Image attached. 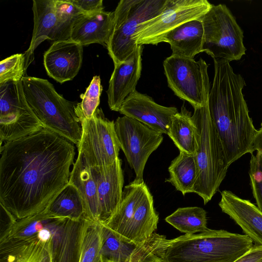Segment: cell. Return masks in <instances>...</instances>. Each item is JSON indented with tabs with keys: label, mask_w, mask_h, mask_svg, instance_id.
<instances>
[{
	"label": "cell",
	"mask_w": 262,
	"mask_h": 262,
	"mask_svg": "<svg viewBox=\"0 0 262 262\" xmlns=\"http://www.w3.org/2000/svg\"><path fill=\"white\" fill-rule=\"evenodd\" d=\"M0 204L17 220L43 211L69 183L73 143L45 128L0 148Z\"/></svg>",
	"instance_id": "1"
},
{
	"label": "cell",
	"mask_w": 262,
	"mask_h": 262,
	"mask_svg": "<svg viewBox=\"0 0 262 262\" xmlns=\"http://www.w3.org/2000/svg\"><path fill=\"white\" fill-rule=\"evenodd\" d=\"M214 77L208 106L228 165L246 154H253L258 134L249 114L243 93L246 82L229 61L213 58Z\"/></svg>",
	"instance_id": "2"
},
{
	"label": "cell",
	"mask_w": 262,
	"mask_h": 262,
	"mask_svg": "<svg viewBox=\"0 0 262 262\" xmlns=\"http://www.w3.org/2000/svg\"><path fill=\"white\" fill-rule=\"evenodd\" d=\"M246 234L212 230L170 239L164 262H233L254 246Z\"/></svg>",
	"instance_id": "3"
},
{
	"label": "cell",
	"mask_w": 262,
	"mask_h": 262,
	"mask_svg": "<svg viewBox=\"0 0 262 262\" xmlns=\"http://www.w3.org/2000/svg\"><path fill=\"white\" fill-rule=\"evenodd\" d=\"M21 85L27 103L43 128L77 146L81 140L82 128L75 111L76 104L59 94L47 79L24 76Z\"/></svg>",
	"instance_id": "4"
},
{
	"label": "cell",
	"mask_w": 262,
	"mask_h": 262,
	"mask_svg": "<svg viewBox=\"0 0 262 262\" xmlns=\"http://www.w3.org/2000/svg\"><path fill=\"white\" fill-rule=\"evenodd\" d=\"M208 95L203 105L194 109L192 116L199 131L198 148L195 155L197 178L193 192L208 203L219 190L229 167L221 141L210 118Z\"/></svg>",
	"instance_id": "5"
},
{
	"label": "cell",
	"mask_w": 262,
	"mask_h": 262,
	"mask_svg": "<svg viewBox=\"0 0 262 262\" xmlns=\"http://www.w3.org/2000/svg\"><path fill=\"white\" fill-rule=\"evenodd\" d=\"M166 0H121L114 11L106 48L114 65L126 60L137 47L133 40L140 25L159 15Z\"/></svg>",
	"instance_id": "6"
},
{
	"label": "cell",
	"mask_w": 262,
	"mask_h": 262,
	"mask_svg": "<svg viewBox=\"0 0 262 262\" xmlns=\"http://www.w3.org/2000/svg\"><path fill=\"white\" fill-rule=\"evenodd\" d=\"M201 19L204 29V52L213 59L229 62L245 55L243 31L226 5H213Z\"/></svg>",
	"instance_id": "7"
},
{
	"label": "cell",
	"mask_w": 262,
	"mask_h": 262,
	"mask_svg": "<svg viewBox=\"0 0 262 262\" xmlns=\"http://www.w3.org/2000/svg\"><path fill=\"white\" fill-rule=\"evenodd\" d=\"M34 28L30 46L24 54L26 69L35 49L43 41L70 39L72 26L82 13L70 0H33Z\"/></svg>",
	"instance_id": "8"
},
{
	"label": "cell",
	"mask_w": 262,
	"mask_h": 262,
	"mask_svg": "<svg viewBox=\"0 0 262 262\" xmlns=\"http://www.w3.org/2000/svg\"><path fill=\"white\" fill-rule=\"evenodd\" d=\"M208 65L200 58L194 59L171 55L163 61L168 87L194 109L203 105L210 92Z\"/></svg>",
	"instance_id": "9"
},
{
	"label": "cell",
	"mask_w": 262,
	"mask_h": 262,
	"mask_svg": "<svg viewBox=\"0 0 262 262\" xmlns=\"http://www.w3.org/2000/svg\"><path fill=\"white\" fill-rule=\"evenodd\" d=\"M82 136L78 155L90 167L106 166L118 158L120 148L115 122L105 118L97 108L93 117L80 122Z\"/></svg>",
	"instance_id": "10"
},
{
	"label": "cell",
	"mask_w": 262,
	"mask_h": 262,
	"mask_svg": "<svg viewBox=\"0 0 262 262\" xmlns=\"http://www.w3.org/2000/svg\"><path fill=\"white\" fill-rule=\"evenodd\" d=\"M207 0H166L162 12L142 23L134 35L136 45H157L166 35L180 25L201 19L212 7Z\"/></svg>",
	"instance_id": "11"
},
{
	"label": "cell",
	"mask_w": 262,
	"mask_h": 262,
	"mask_svg": "<svg viewBox=\"0 0 262 262\" xmlns=\"http://www.w3.org/2000/svg\"><path fill=\"white\" fill-rule=\"evenodd\" d=\"M1 144L34 134L43 126L27 103L21 80L0 86Z\"/></svg>",
	"instance_id": "12"
},
{
	"label": "cell",
	"mask_w": 262,
	"mask_h": 262,
	"mask_svg": "<svg viewBox=\"0 0 262 262\" xmlns=\"http://www.w3.org/2000/svg\"><path fill=\"white\" fill-rule=\"evenodd\" d=\"M115 128L120 148L135 171V179L143 180L147 160L162 143L163 134L125 116L116 119Z\"/></svg>",
	"instance_id": "13"
},
{
	"label": "cell",
	"mask_w": 262,
	"mask_h": 262,
	"mask_svg": "<svg viewBox=\"0 0 262 262\" xmlns=\"http://www.w3.org/2000/svg\"><path fill=\"white\" fill-rule=\"evenodd\" d=\"M35 233L19 238H0V262H52L51 232L44 217L35 216Z\"/></svg>",
	"instance_id": "14"
},
{
	"label": "cell",
	"mask_w": 262,
	"mask_h": 262,
	"mask_svg": "<svg viewBox=\"0 0 262 262\" xmlns=\"http://www.w3.org/2000/svg\"><path fill=\"white\" fill-rule=\"evenodd\" d=\"M43 212L51 232L52 262H79L82 235L88 219L74 220Z\"/></svg>",
	"instance_id": "15"
},
{
	"label": "cell",
	"mask_w": 262,
	"mask_h": 262,
	"mask_svg": "<svg viewBox=\"0 0 262 262\" xmlns=\"http://www.w3.org/2000/svg\"><path fill=\"white\" fill-rule=\"evenodd\" d=\"M119 112L162 134H168L171 118L178 113L177 107L156 103L146 94L136 90L128 96Z\"/></svg>",
	"instance_id": "16"
},
{
	"label": "cell",
	"mask_w": 262,
	"mask_h": 262,
	"mask_svg": "<svg viewBox=\"0 0 262 262\" xmlns=\"http://www.w3.org/2000/svg\"><path fill=\"white\" fill-rule=\"evenodd\" d=\"M90 167L97 185L99 223L103 224L115 212L121 202L124 185L122 160L119 158L111 165Z\"/></svg>",
	"instance_id": "17"
},
{
	"label": "cell",
	"mask_w": 262,
	"mask_h": 262,
	"mask_svg": "<svg viewBox=\"0 0 262 262\" xmlns=\"http://www.w3.org/2000/svg\"><path fill=\"white\" fill-rule=\"evenodd\" d=\"M82 47L70 39L53 42L43 54L47 74L60 83L72 80L81 67Z\"/></svg>",
	"instance_id": "18"
},
{
	"label": "cell",
	"mask_w": 262,
	"mask_h": 262,
	"mask_svg": "<svg viewBox=\"0 0 262 262\" xmlns=\"http://www.w3.org/2000/svg\"><path fill=\"white\" fill-rule=\"evenodd\" d=\"M142 50L143 46L138 45L126 60L114 65L106 91L112 111L119 112L126 98L136 91L141 74Z\"/></svg>",
	"instance_id": "19"
},
{
	"label": "cell",
	"mask_w": 262,
	"mask_h": 262,
	"mask_svg": "<svg viewBox=\"0 0 262 262\" xmlns=\"http://www.w3.org/2000/svg\"><path fill=\"white\" fill-rule=\"evenodd\" d=\"M221 194L219 205L222 212L239 226L254 244L262 246V213L258 207L230 191L224 190Z\"/></svg>",
	"instance_id": "20"
},
{
	"label": "cell",
	"mask_w": 262,
	"mask_h": 262,
	"mask_svg": "<svg viewBox=\"0 0 262 262\" xmlns=\"http://www.w3.org/2000/svg\"><path fill=\"white\" fill-rule=\"evenodd\" d=\"M114 20V11H102L91 14H80L75 20L70 39L82 46L99 43L106 48Z\"/></svg>",
	"instance_id": "21"
},
{
	"label": "cell",
	"mask_w": 262,
	"mask_h": 262,
	"mask_svg": "<svg viewBox=\"0 0 262 262\" xmlns=\"http://www.w3.org/2000/svg\"><path fill=\"white\" fill-rule=\"evenodd\" d=\"M164 42L168 43L171 55L194 59V56L204 52V29L201 19L186 22L169 32Z\"/></svg>",
	"instance_id": "22"
},
{
	"label": "cell",
	"mask_w": 262,
	"mask_h": 262,
	"mask_svg": "<svg viewBox=\"0 0 262 262\" xmlns=\"http://www.w3.org/2000/svg\"><path fill=\"white\" fill-rule=\"evenodd\" d=\"M158 221L153 196L147 189L120 238L135 245L139 244L154 233Z\"/></svg>",
	"instance_id": "23"
},
{
	"label": "cell",
	"mask_w": 262,
	"mask_h": 262,
	"mask_svg": "<svg viewBox=\"0 0 262 262\" xmlns=\"http://www.w3.org/2000/svg\"><path fill=\"white\" fill-rule=\"evenodd\" d=\"M147 189L143 180L135 179L126 185L118 209L107 221L102 224L120 238Z\"/></svg>",
	"instance_id": "24"
},
{
	"label": "cell",
	"mask_w": 262,
	"mask_h": 262,
	"mask_svg": "<svg viewBox=\"0 0 262 262\" xmlns=\"http://www.w3.org/2000/svg\"><path fill=\"white\" fill-rule=\"evenodd\" d=\"M69 183L75 186L81 195L86 219L99 223L96 183L90 167L79 155L73 165Z\"/></svg>",
	"instance_id": "25"
},
{
	"label": "cell",
	"mask_w": 262,
	"mask_h": 262,
	"mask_svg": "<svg viewBox=\"0 0 262 262\" xmlns=\"http://www.w3.org/2000/svg\"><path fill=\"white\" fill-rule=\"evenodd\" d=\"M167 135L180 152L195 155L199 131L191 112L184 105L182 106L180 112L172 116Z\"/></svg>",
	"instance_id": "26"
},
{
	"label": "cell",
	"mask_w": 262,
	"mask_h": 262,
	"mask_svg": "<svg viewBox=\"0 0 262 262\" xmlns=\"http://www.w3.org/2000/svg\"><path fill=\"white\" fill-rule=\"evenodd\" d=\"M51 215L74 220L86 219L84 203L77 188L69 183L43 210Z\"/></svg>",
	"instance_id": "27"
},
{
	"label": "cell",
	"mask_w": 262,
	"mask_h": 262,
	"mask_svg": "<svg viewBox=\"0 0 262 262\" xmlns=\"http://www.w3.org/2000/svg\"><path fill=\"white\" fill-rule=\"evenodd\" d=\"M168 170L170 183L183 195L193 192L197 178V165L195 155L180 152L170 163Z\"/></svg>",
	"instance_id": "28"
},
{
	"label": "cell",
	"mask_w": 262,
	"mask_h": 262,
	"mask_svg": "<svg viewBox=\"0 0 262 262\" xmlns=\"http://www.w3.org/2000/svg\"><path fill=\"white\" fill-rule=\"evenodd\" d=\"M165 220L174 228L186 234L210 230L207 226L206 211L199 207L179 208L167 216Z\"/></svg>",
	"instance_id": "29"
},
{
	"label": "cell",
	"mask_w": 262,
	"mask_h": 262,
	"mask_svg": "<svg viewBox=\"0 0 262 262\" xmlns=\"http://www.w3.org/2000/svg\"><path fill=\"white\" fill-rule=\"evenodd\" d=\"M170 239L153 233L143 242L136 245L129 262H164Z\"/></svg>",
	"instance_id": "30"
},
{
	"label": "cell",
	"mask_w": 262,
	"mask_h": 262,
	"mask_svg": "<svg viewBox=\"0 0 262 262\" xmlns=\"http://www.w3.org/2000/svg\"><path fill=\"white\" fill-rule=\"evenodd\" d=\"M103 242L102 224L87 220L82 235L79 262H103L101 255Z\"/></svg>",
	"instance_id": "31"
},
{
	"label": "cell",
	"mask_w": 262,
	"mask_h": 262,
	"mask_svg": "<svg viewBox=\"0 0 262 262\" xmlns=\"http://www.w3.org/2000/svg\"><path fill=\"white\" fill-rule=\"evenodd\" d=\"M102 225L103 242L101 255L103 262H129L136 245L120 239Z\"/></svg>",
	"instance_id": "32"
},
{
	"label": "cell",
	"mask_w": 262,
	"mask_h": 262,
	"mask_svg": "<svg viewBox=\"0 0 262 262\" xmlns=\"http://www.w3.org/2000/svg\"><path fill=\"white\" fill-rule=\"evenodd\" d=\"M102 89L100 76H94L84 93L80 95L81 101L75 106V113L80 122L93 117L99 105Z\"/></svg>",
	"instance_id": "33"
},
{
	"label": "cell",
	"mask_w": 262,
	"mask_h": 262,
	"mask_svg": "<svg viewBox=\"0 0 262 262\" xmlns=\"http://www.w3.org/2000/svg\"><path fill=\"white\" fill-rule=\"evenodd\" d=\"M24 54L12 55L0 62V84L19 82L23 78L26 69Z\"/></svg>",
	"instance_id": "34"
},
{
	"label": "cell",
	"mask_w": 262,
	"mask_h": 262,
	"mask_svg": "<svg viewBox=\"0 0 262 262\" xmlns=\"http://www.w3.org/2000/svg\"><path fill=\"white\" fill-rule=\"evenodd\" d=\"M249 177L253 196L262 213V155L258 151L255 155H251Z\"/></svg>",
	"instance_id": "35"
},
{
	"label": "cell",
	"mask_w": 262,
	"mask_h": 262,
	"mask_svg": "<svg viewBox=\"0 0 262 262\" xmlns=\"http://www.w3.org/2000/svg\"><path fill=\"white\" fill-rule=\"evenodd\" d=\"M83 14H91L104 10L102 0H70Z\"/></svg>",
	"instance_id": "36"
},
{
	"label": "cell",
	"mask_w": 262,
	"mask_h": 262,
	"mask_svg": "<svg viewBox=\"0 0 262 262\" xmlns=\"http://www.w3.org/2000/svg\"><path fill=\"white\" fill-rule=\"evenodd\" d=\"M233 262H262V246L254 244L248 252Z\"/></svg>",
	"instance_id": "37"
},
{
	"label": "cell",
	"mask_w": 262,
	"mask_h": 262,
	"mask_svg": "<svg viewBox=\"0 0 262 262\" xmlns=\"http://www.w3.org/2000/svg\"><path fill=\"white\" fill-rule=\"evenodd\" d=\"M255 151H259L262 155V129L260 128L254 143Z\"/></svg>",
	"instance_id": "38"
},
{
	"label": "cell",
	"mask_w": 262,
	"mask_h": 262,
	"mask_svg": "<svg viewBox=\"0 0 262 262\" xmlns=\"http://www.w3.org/2000/svg\"><path fill=\"white\" fill-rule=\"evenodd\" d=\"M261 128H261V129H262V122H261Z\"/></svg>",
	"instance_id": "39"
}]
</instances>
